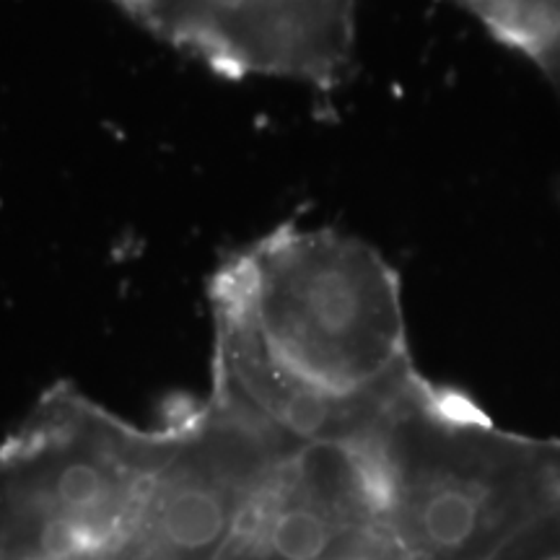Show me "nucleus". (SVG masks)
<instances>
[{
    "instance_id": "5",
    "label": "nucleus",
    "mask_w": 560,
    "mask_h": 560,
    "mask_svg": "<svg viewBox=\"0 0 560 560\" xmlns=\"http://www.w3.org/2000/svg\"><path fill=\"white\" fill-rule=\"evenodd\" d=\"M221 560H389L380 488L359 441L293 446L249 501Z\"/></svg>"
},
{
    "instance_id": "7",
    "label": "nucleus",
    "mask_w": 560,
    "mask_h": 560,
    "mask_svg": "<svg viewBox=\"0 0 560 560\" xmlns=\"http://www.w3.org/2000/svg\"><path fill=\"white\" fill-rule=\"evenodd\" d=\"M490 560H560V490Z\"/></svg>"
},
{
    "instance_id": "6",
    "label": "nucleus",
    "mask_w": 560,
    "mask_h": 560,
    "mask_svg": "<svg viewBox=\"0 0 560 560\" xmlns=\"http://www.w3.org/2000/svg\"><path fill=\"white\" fill-rule=\"evenodd\" d=\"M509 50L520 52L560 96V0H454Z\"/></svg>"
},
{
    "instance_id": "3",
    "label": "nucleus",
    "mask_w": 560,
    "mask_h": 560,
    "mask_svg": "<svg viewBox=\"0 0 560 560\" xmlns=\"http://www.w3.org/2000/svg\"><path fill=\"white\" fill-rule=\"evenodd\" d=\"M161 425L60 382L0 444V560H86L143 506Z\"/></svg>"
},
{
    "instance_id": "1",
    "label": "nucleus",
    "mask_w": 560,
    "mask_h": 560,
    "mask_svg": "<svg viewBox=\"0 0 560 560\" xmlns=\"http://www.w3.org/2000/svg\"><path fill=\"white\" fill-rule=\"evenodd\" d=\"M208 301L210 374L299 439L355 436L420 374L400 276L335 229H272L219 265Z\"/></svg>"
},
{
    "instance_id": "4",
    "label": "nucleus",
    "mask_w": 560,
    "mask_h": 560,
    "mask_svg": "<svg viewBox=\"0 0 560 560\" xmlns=\"http://www.w3.org/2000/svg\"><path fill=\"white\" fill-rule=\"evenodd\" d=\"M174 50L229 79L332 94L353 73L355 0H115Z\"/></svg>"
},
{
    "instance_id": "2",
    "label": "nucleus",
    "mask_w": 560,
    "mask_h": 560,
    "mask_svg": "<svg viewBox=\"0 0 560 560\" xmlns=\"http://www.w3.org/2000/svg\"><path fill=\"white\" fill-rule=\"evenodd\" d=\"M353 439L380 488L389 560H490L560 490V439L501 429L423 374Z\"/></svg>"
}]
</instances>
